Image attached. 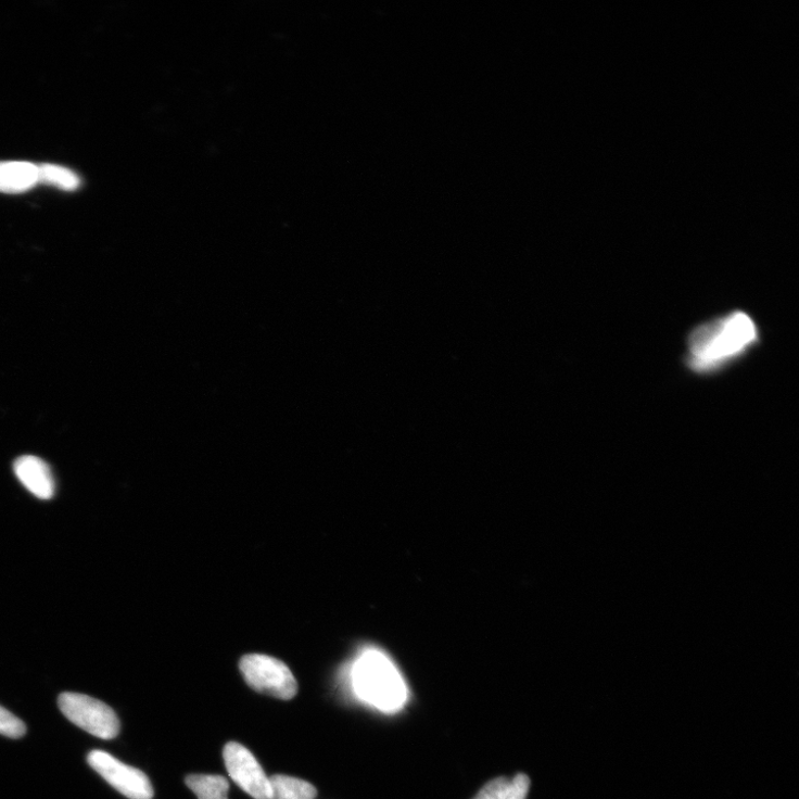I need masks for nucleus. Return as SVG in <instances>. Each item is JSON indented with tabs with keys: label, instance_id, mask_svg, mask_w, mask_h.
I'll return each mask as SVG.
<instances>
[{
	"label": "nucleus",
	"instance_id": "1",
	"mask_svg": "<svg viewBox=\"0 0 799 799\" xmlns=\"http://www.w3.org/2000/svg\"><path fill=\"white\" fill-rule=\"evenodd\" d=\"M751 317L741 312L707 322L688 338V363L698 372H710L744 355L758 340Z\"/></svg>",
	"mask_w": 799,
	"mask_h": 799
},
{
	"label": "nucleus",
	"instance_id": "2",
	"mask_svg": "<svg viewBox=\"0 0 799 799\" xmlns=\"http://www.w3.org/2000/svg\"><path fill=\"white\" fill-rule=\"evenodd\" d=\"M353 685L364 702L384 713L402 710L408 688L391 659L380 649L368 648L355 662Z\"/></svg>",
	"mask_w": 799,
	"mask_h": 799
},
{
	"label": "nucleus",
	"instance_id": "3",
	"mask_svg": "<svg viewBox=\"0 0 799 799\" xmlns=\"http://www.w3.org/2000/svg\"><path fill=\"white\" fill-rule=\"evenodd\" d=\"M61 712L76 726L102 739L118 736L121 722L114 710L99 699L66 692L59 697Z\"/></svg>",
	"mask_w": 799,
	"mask_h": 799
},
{
	"label": "nucleus",
	"instance_id": "4",
	"mask_svg": "<svg viewBox=\"0 0 799 799\" xmlns=\"http://www.w3.org/2000/svg\"><path fill=\"white\" fill-rule=\"evenodd\" d=\"M239 668L245 683L258 693L283 701H289L297 693V683L292 672L275 658L249 655L241 659Z\"/></svg>",
	"mask_w": 799,
	"mask_h": 799
},
{
	"label": "nucleus",
	"instance_id": "5",
	"mask_svg": "<svg viewBox=\"0 0 799 799\" xmlns=\"http://www.w3.org/2000/svg\"><path fill=\"white\" fill-rule=\"evenodd\" d=\"M88 764L110 785L129 799H153L154 788L148 776L104 751H92Z\"/></svg>",
	"mask_w": 799,
	"mask_h": 799
},
{
	"label": "nucleus",
	"instance_id": "6",
	"mask_svg": "<svg viewBox=\"0 0 799 799\" xmlns=\"http://www.w3.org/2000/svg\"><path fill=\"white\" fill-rule=\"evenodd\" d=\"M224 760L231 779L255 799H271L269 778L243 745L230 741L225 746Z\"/></svg>",
	"mask_w": 799,
	"mask_h": 799
},
{
	"label": "nucleus",
	"instance_id": "7",
	"mask_svg": "<svg viewBox=\"0 0 799 799\" xmlns=\"http://www.w3.org/2000/svg\"><path fill=\"white\" fill-rule=\"evenodd\" d=\"M20 482L36 497L52 498L55 494V480L49 466L34 456H24L14 464Z\"/></svg>",
	"mask_w": 799,
	"mask_h": 799
},
{
	"label": "nucleus",
	"instance_id": "8",
	"mask_svg": "<svg viewBox=\"0 0 799 799\" xmlns=\"http://www.w3.org/2000/svg\"><path fill=\"white\" fill-rule=\"evenodd\" d=\"M38 183V166L27 162H0V192L20 194Z\"/></svg>",
	"mask_w": 799,
	"mask_h": 799
},
{
	"label": "nucleus",
	"instance_id": "9",
	"mask_svg": "<svg viewBox=\"0 0 799 799\" xmlns=\"http://www.w3.org/2000/svg\"><path fill=\"white\" fill-rule=\"evenodd\" d=\"M269 783L271 799H315L318 795L313 784L287 775H274Z\"/></svg>",
	"mask_w": 799,
	"mask_h": 799
},
{
	"label": "nucleus",
	"instance_id": "10",
	"mask_svg": "<svg viewBox=\"0 0 799 799\" xmlns=\"http://www.w3.org/2000/svg\"><path fill=\"white\" fill-rule=\"evenodd\" d=\"M186 785L198 799H228L229 782L224 776L193 774L186 777Z\"/></svg>",
	"mask_w": 799,
	"mask_h": 799
},
{
	"label": "nucleus",
	"instance_id": "11",
	"mask_svg": "<svg viewBox=\"0 0 799 799\" xmlns=\"http://www.w3.org/2000/svg\"><path fill=\"white\" fill-rule=\"evenodd\" d=\"M38 183L53 186L64 191L79 189L81 181L73 170L53 164L38 166Z\"/></svg>",
	"mask_w": 799,
	"mask_h": 799
},
{
	"label": "nucleus",
	"instance_id": "12",
	"mask_svg": "<svg viewBox=\"0 0 799 799\" xmlns=\"http://www.w3.org/2000/svg\"><path fill=\"white\" fill-rule=\"evenodd\" d=\"M0 734L11 738H21L26 734V725L13 713L0 707Z\"/></svg>",
	"mask_w": 799,
	"mask_h": 799
},
{
	"label": "nucleus",
	"instance_id": "13",
	"mask_svg": "<svg viewBox=\"0 0 799 799\" xmlns=\"http://www.w3.org/2000/svg\"><path fill=\"white\" fill-rule=\"evenodd\" d=\"M510 787V781L499 777L487 783L473 799H505Z\"/></svg>",
	"mask_w": 799,
	"mask_h": 799
},
{
	"label": "nucleus",
	"instance_id": "14",
	"mask_svg": "<svg viewBox=\"0 0 799 799\" xmlns=\"http://www.w3.org/2000/svg\"><path fill=\"white\" fill-rule=\"evenodd\" d=\"M529 789L530 778L524 774H519L510 782V787L505 799H527Z\"/></svg>",
	"mask_w": 799,
	"mask_h": 799
}]
</instances>
